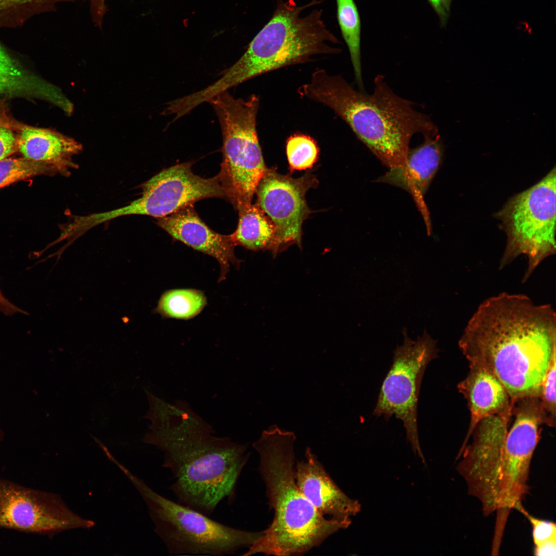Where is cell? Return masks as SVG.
Segmentation results:
<instances>
[{
  "mask_svg": "<svg viewBox=\"0 0 556 556\" xmlns=\"http://www.w3.org/2000/svg\"><path fill=\"white\" fill-rule=\"evenodd\" d=\"M555 346L556 316L552 306L507 292L484 300L459 341L469 366L493 374L514 403L540 397Z\"/></svg>",
  "mask_w": 556,
  "mask_h": 556,
  "instance_id": "6da1fadb",
  "label": "cell"
},
{
  "mask_svg": "<svg viewBox=\"0 0 556 556\" xmlns=\"http://www.w3.org/2000/svg\"><path fill=\"white\" fill-rule=\"evenodd\" d=\"M151 422L143 439L163 453L162 466L172 475L169 489L178 502L212 515L219 504L232 502L249 459L247 444L215 435L211 424L185 400L173 403L146 391Z\"/></svg>",
  "mask_w": 556,
  "mask_h": 556,
  "instance_id": "7a4b0ae2",
  "label": "cell"
},
{
  "mask_svg": "<svg viewBox=\"0 0 556 556\" xmlns=\"http://www.w3.org/2000/svg\"><path fill=\"white\" fill-rule=\"evenodd\" d=\"M374 83L369 94L356 90L341 75L317 68L297 92L332 109L383 164L397 167L405 163L414 134L435 136L438 128L411 101L396 95L383 76L377 75Z\"/></svg>",
  "mask_w": 556,
  "mask_h": 556,
  "instance_id": "3957f363",
  "label": "cell"
},
{
  "mask_svg": "<svg viewBox=\"0 0 556 556\" xmlns=\"http://www.w3.org/2000/svg\"><path fill=\"white\" fill-rule=\"evenodd\" d=\"M296 439L293 432L274 424L252 444L259 456V472L274 514L269 527L244 555H302L351 524L350 519L325 517L300 490L294 475Z\"/></svg>",
  "mask_w": 556,
  "mask_h": 556,
  "instance_id": "277c9868",
  "label": "cell"
},
{
  "mask_svg": "<svg viewBox=\"0 0 556 556\" xmlns=\"http://www.w3.org/2000/svg\"><path fill=\"white\" fill-rule=\"evenodd\" d=\"M322 2L311 0L299 6L293 0H276L271 19L245 53L216 81L196 92L197 101L208 102L246 81L284 67L309 62L316 56L340 53L341 48L333 45L340 42L325 24L321 9L301 15L306 9Z\"/></svg>",
  "mask_w": 556,
  "mask_h": 556,
  "instance_id": "5b68a950",
  "label": "cell"
},
{
  "mask_svg": "<svg viewBox=\"0 0 556 556\" xmlns=\"http://www.w3.org/2000/svg\"><path fill=\"white\" fill-rule=\"evenodd\" d=\"M120 470L139 492L154 530L171 555H231L249 548L262 535L214 520L200 512L158 493L124 465Z\"/></svg>",
  "mask_w": 556,
  "mask_h": 556,
  "instance_id": "8992f818",
  "label": "cell"
},
{
  "mask_svg": "<svg viewBox=\"0 0 556 556\" xmlns=\"http://www.w3.org/2000/svg\"><path fill=\"white\" fill-rule=\"evenodd\" d=\"M222 137V161L218 176L227 199L236 207L251 203L267 168L259 143L256 117L259 96L234 97L228 91L212 98Z\"/></svg>",
  "mask_w": 556,
  "mask_h": 556,
  "instance_id": "52a82bcc",
  "label": "cell"
},
{
  "mask_svg": "<svg viewBox=\"0 0 556 556\" xmlns=\"http://www.w3.org/2000/svg\"><path fill=\"white\" fill-rule=\"evenodd\" d=\"M507 235L499 268L526 255V282L540 264L555 254V169L541 181L510 198L498 212Z\"/></svg>",
  "mask_w": 556,
  "mask_h": 556,
  "instance_id": "ba28073f",
  "label": "cell"
},
{
  "mask_svg": "<svg viewBox=\"0 0 556 556\" xmlns=\"http://www.w3.org/2000/svg\"><path fill=\"white\" fill-rule=\"evenodd\" d=\"M404 342L393 352V363L380 387L373 414L389 420L395 415L401 420L414 453L425 464L419 442L417 409L421 383L428 363L438 356L437 341L424 329L413 340L406 328Z\"/></svg>",
  "mask_w": 556,
  "mask_h": 556,
  "instance_id": "9c48e42d",
  "label": "cell"
},
{
  "mask_svg": "<svg viewBox=\"0 0 556 556\" xmlns=\"http://www.w3.org/2000/svg\"><path fill=\"white\" fill-rule=\"evenodd\" d=\"M192 163L177 164L162 170L143 184L142 196L127 205L91 214L96 226L118 217L143 215L160 218L203 199H227L218 175L205 178L195 174Z\"/></svg>",
  "mask_w": 556,
  "mask_h": 556,
  "instance_id": "30bf717a",
  "label": "cell"
},
{
  "mask_svg": "<svg viewBox=\"0 0 556 556\" xmlns=\"http://www.w3.org/2000/svg\"><path fill=\"white\" fill-rule=\"evenodd\" d=\"M94 525L71 510L59 494L0 477V529L53 537Z\"/></svg>",
  "mask_w": 556,
  "mask_h": 556,
  "instance_id": "8fae6325",
  "label": "cell"
},
{
  "mask_svg": "<svg viewBox=\"0 0 556 556\" xmlns=\"http://www.w3.org/2000/svg\"><path fill=\"white\" fill-rule=\"evenodd\" d=\"M512 415L515 419L505 438L498 476L497 511L506 512L521 505L528 491L530 464L544 424L538 397L515 402Z\"/></svg>",
  "mask_w": 556,
  "mask_h": 556,
  "instance_id": "7c38bea8",
  "label": "cell"
},
{
  "mask_svg": "<svg viewBox=\"0 0 556 556\" xmlns=\"http://www.w3.org/2000/svg\"><path fill=\"white\" fill-rule=\"evenodd\" d=\"M316 178L309 172L294 178L268 168L256 189L257 205L273 223L279 253L290 246L301 248L302 224L312 212L305 195L317 185Z\"/></svg>",
  "mask_w": 556,
  "mask_h": 556,
  "instance_id": "4fadbf2b",
  "label": "cell"
},
{
  "mask_svg": "<svg viewBox=\"0 0 556 556\" xmlns=\"http://www.w3.org/2000/svg\"><path fill=\"white\" fill-rule=\"evenodd\" d=\"M157 223L173 239L217 259L220 267L219 282L225 279L230 264L239 268L241 260L235 255L236 245L231 234H220L209 228L197 214L194 204L157 219Z\"/></svg>",
  "mask_w": 556,
  "mask_h": 556,
  "instance_id": "5bb4252c",
  "label": "cell"
},
{
  "mask_svg": "<svg viewBox=\"0 0 556 556\" xmlns=\"http://www.w3.org/2000/svg\"><path fill=\"white\" fill-rule=\"evenodd\" d=\"M422 144L409 149L405 163L389 168L378 182L401 187L409 193L424 219L427 230L431 231L429 214L424 195L439 169L443 158V148L440 137L423 136Z\"/></svg>",
  "mask_w": 556,
  "mask_h": 556,
  "instance_id": "9a60e30c",
  "label": "cell"
},
{
  "mask_svg": "<svg viewBox=\"0 0 556 556\" xmlns=\"http://www.w3.org/2000/svg\"><path fill=\"white\" fill-rule=\"evenodd\" d=\"M294 475L302 493L323 516L347 520L360 511L358 501L348 497L336 485L309 447L305 459L297 462Z\"/></svg>",
  "mask_w": 556,
  "mask_h": 556,
  "instance_id": "2e32d148",
  "label": "cell"
},
{
  "mask_svg": "<svg viewBox=\"0 0 556 556\" xmlns=\"http://www.w3.org/2000/svg\"><path fill=\"white\" fill-rule=\"evenodd\" d=\"M16 129L18 151L23 158L47 164L66 177L79 167L73 158L82 151V146L74 139L47 129L21 124Z\"/></svg>",
  "mask_w": 556,
  "mask_h": 556,
  "instance_id": "e0dca14e",
  "label": "cell"
},
{
  "mask_svg": "<svg viewBox=\"0 0 556 556\" xmlns=\"http://www.w3.org/2000/svg\"><path fill=\"white\" fill-rule=\"evenodd\" d=\"M470 371L458 385L459 391L467 401L471 418L463 448L474 429L484 419L501 413L513 406L506 389L491 372L469 366Z\"/></svg>",
  "mask_w": 556,
  "mask_h": 556,
  "instance_id": "ac0fdd59",
  "label": "cell"
},
{
  "mask_svg": "<svg viewBox=\"0 0 556 556\" xmlns=\"http://www.w3.org/2000/svg\"><path fill=\"white\" fill-rule=\"evenodd\" d=\"M236 209L237 227L231 234L234 244L254 251L270 250L274 255L279 253L275 226L257 204L241 205Z\"/></svg>",
  "mask_w": 556,
  "mask_h": 556,
  "instance_id": "d6986e66",
  "label": "cell"
},
{
  "mask_svg": "<svg viewBox=\"0 0 556 556\" xmlns=\"http://www.w3.org/2000/svg\"><path fill=\"white\" fill-rule=\"evenodd\" d=\"M57 88L24 69L0 44V95L53 102Z\"/></svg>",
  "mask_w": 556,
  "mask_h": 556,
  "instance_id": "ffe728a7",
  "label": "cell"
},
{
  "mask_svg": "<svg viewBox=\"0 0 556 556\" xmlns=\"http://www.w3.org/2000/svg\"><path fill=\"white\" fill-rule=\"evenodd\" d=\"M337 20L342 36L349 49L355 78L363 91L360 55L361 23L354 0H336Z\"/></svg>",
  "mask_w": 556,
  "mask_h": 556,
  "instance_id": "44dd1931",
  "label": "cell"
},
{
  "mask_svg": "<svg viewBox=\"0 0 556 556\" xmlns=\"http://www.w3.org/2000/svg\"><path fill=\"white\" fill-rule=\"evenodd\" d=\"M206 304L205 296L200 290L172 289L161 296L153 312L163 317L189 319L199 314Z\"/></svg>",
  "mask_w": 556,
  "mask_h": 556,
  "instance_id": "7402d4cb",
  "label": "cell"
},
{
  "mask_svg": "<svg viewBox=\"0 0 556 556\" xmlns=\"http://www.w3.org/2000/svg\"><path fill=\"white\" fill-rule=\"evenodd\" d=\"M74 0H0V27L15 28L33 16L55 10L58 4Z\"/></svg>",
  "mask_w": 556,
  "mask_h": 556,
  "instance_id": "603a6c76",
  "label": "cell"
},
{
  "mask_svg": "<svg viewBox=\"0 0 556 556\" xmlns=\"http://www.w3.org/2000/svg\"><path fill=\"white\" fill-rule=\"evenodd\" d=\"M56 175L55 170L48 165L24 158L0 161V188L36 176Z\"/></svg>",
  "mask_w": 556,
  "mask_h": 556,
  "instance_id": "cb8c5ba5",
  "label": "cell"
},
{
  "mask_svg": "<svg viewBox=\"0 0 556 556\" xmlns=\"http://www.w3.org/2000/svg\"><path fill=\"white\" fill-rule=\"evenodd\" d=\"M286 154L291 171L309 169L317 161L319 149L315 140L309 135L294 133L286 141Z\"/></svg>",
  "mask_w": 556,
  "mask_h": 556,
  "instance_id": "d4e9b609",
  "label": "cell"
},
{
  "mask_svg": "<svg viewBox=\"0 0 556 556\" xmlns=\"http://www.w3.org/2000/svg\"><path fill=\"white\" fill-rule=\"evenodd\" d=\"M552 355L544 377L539 397L544 424L550 427L555 423V354Z\"/></svg>",
  "mask_w": 556,
  "mask_h": 556,
  "instance_id": "484cf974",
  "label": "cell"
},
{
  "mask_svg": "<svg viewBox=\"0 0 556 556\" xmlns=\"http://www.w3.org/2000/svg\"><path fill=\"white\" fill-rule=\"evenodd\" d=\"M515 509L520 512L531 523L532 526L533 541L535 545L556 538L555 523L532 516L523 508L522 504Z\"/></svg>",
  "mask_w": 556,
  "mask_h": 556,
  "instance_id": "4316f807",
  "label": "cell"
},
{
  "mask_svg": "<svg viewBox=\"0 0 556 556\" xmlns=\"http://www.w3.org/2000/svg\"><path fill=\"white\" fill-rule=\"evenodd\" d=\"M10 125L0 123V161L18 151L17 137Z\"/></svg>",
  "mask_w": 556,
  "mask_h": 556,
  "instance_id": "83f0119b",
  "label": "cell"
},
{
  "mask_svg": "<svg viewBox=\"0 0 556 556\" xmlns=\"http://www.w3.org/2000/svg\"><path fill=\"white\" fill-rule=\"evenodd\" d=\"M437 14L442 25L448 19L451 0H427Z\"/></svg>",
  "mask_w": 556,
  "mask_h": 556,
  "instance_id": "f1b7e54d",
  "label": "cell"
},
{
  "mask_svg": "<svg viewBox=\"0 0 556 556\" xmlns=\"http://www.w3.org/2000/svg\"><path fill=\"white\" fill-rule=\"evenodd\" d=\"M534 552V555L537 556H555L556 555V538L535 545Z\"/></svg>",
  "mask_w": 556,
  "mask_h": 556,
  "instance_id": "f546056e",
  "label": "cell"
},
{
  "mask_svg": "<svg viewBox=\"0 0 556 556\" xmlns=\"http://www.w3.org/2000/svg\"><path fill=\"white\" fill-rule=\"evenodd\" d=\"M0 312L6 316H12L16 314L27 315L28 312L15 306L3 294L0 290Z\"/></svg>",
  "mask_w": 556,
  "mask_h": 556,
  "instance_id": "4dcf8cb0",
  "label": "cell"
},
{
  "mask_svg": "<svg viewBox=\"0 0 556 556\" xmlns=\"http://www.w3.org/2000/svg\"><path fill=\"white\" fill-rule=\"evenodd\" d=\"M90 14L95 18L105 15L107 11L106 0H88Z\"/></svg>",
  "mask_w": 556,
  "mask_h": 556,
  "instance_id": "1f68e13d",
  "label": "cell"
},
{
  "mask_svg": "<svg viewBox=\"0 0 556 556\" xmlns=\"http://www.w3.org/2000/svg\"><path fill=\"white\" fill-rule=\"evenodd\" d=\"M3 112V111H2L0 108V123L11 125L13 123V121L8 118Z\"/></svg>",
  "mask_w": 556,
  "mask_h": 556,
  "instance_id": "d6a6232c",
  "label": "cell"
},
{
  "mask_svg": "<svg viewBox=\"0 0 556 556\" xmlns=\"http://www.w3.org/2000/svg\"><path fill=\"white\" fill-rule=\"evenodd\" d=\"M4 438V433L0 428V444L3 441Z\"/></svg>",
  "mask_w": 556,
  "mask_h": 556,
  "instance_id": "836d02e7",
  "label": "cell"
}]
</instances>
